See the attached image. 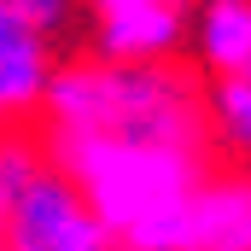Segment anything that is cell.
Instances as JSON below:
<instances>
[{"label":"cell","mask_w":251,"mask_h":251,"mask_svg":"<svg viewBox=\"0 0 251 251\" xmlns=\"http://www.w3.org/2000/svg\"><path fill=\"white\" fill-rule=\"evenodd\" d=\"M47 158L117 234V251H181L187 199L210 176V146H158L47 128Z\"/></svg>","instance_id":"1"},{"label":"cell","mask_w":251,"mask_h":251,"mask_svg":"<svg viewBox=\"0 0 251 251\" xmlns=\"http://www.w3.org/2000/svg\"><path fill=\"white\" fill-rule=\"evenodd\" d=\"M35 111L47 117V128H76V134L210 146L204 94L170 59H158V64H111V59L53 64Z\"/></svg>","instance_id":"2"},{"label":"cell","mask_w":251,"mask_h":251,"mask_svg":"<svg viewBox=\"0 0 251 251\" xmlns=\"http://www.w3.org/2000/svg\"><path fill=\"white\" fill-rule=\"evenodd\" d=\"M0 251H117V234L76 193V181L47 158L24 187L6 199Z\"/></svg>","instance_id":"3"},{"label":"cell","mask_w":251,"mask_h":251,"mask_svg":"<svg viewBox=\"0 0 251 251\" xmlns=\"http://www.w3.org/2000/svg\"><path fill=\"white\" fill-rule=\"evenodd\" d=\"M181 41H187V6H181V0L94 12V59H111V64H158V59H176Z\"/></svg>","instance_id":"4"},{"label":"cell","mask_w":251,"mask_h":251,"mask_svg":"<svg viewBox=\"0 0 251 251\" xmlns=\"http://www.w3.org/2000/svg\"><path fill=\"white\" fill-rule=\"evenodd\" d=\"M181 251H251V176L210 170L187 199Z\"/></svg>","instance_id":"5"},{"label":"cell","mask_w":251,"mask_h":251,"mask_svg":"<svg viewBox=\"0 0 251 251\" xmlns=\"http://www.w3.org/2000/svg\"><path fill=\"white\" fill-rule=\"evenodd\" d=\"M47 76H53V41L35 35V29L0 0V123L35 111Z\"/></svg>","instance_id":"6"},{"label":"cell","mask_w":251,"mask_h":251,"mask_svg":"<svg viewBox=\"0 0 251 251\" xmlns=\"http://www.w3.org/2000/svg\"><path fill=\"white\" fill-rule=\"evenodd\" d=\"M187 35L210 76H251V0H199Z\"/></svg>","instance_id":"7"},{"label":"cell","mask_w":251,"mask_h":251,"mask_svg":"<svg viewBox=\"0 0 251 251\" xmlns=\"http://www.w3.org/2000/svg\"><path fill=\"white\" fill-rule=\"evenodd\" d=\"M204 123H210V146H228L251 158V76H216L204 94Z\"/></svg>","instance_id":"8"},{"label":"cell","mask_w":251,"mask_h":251,"mask_svg":"<svg viewBox=\"0 0 251 251\" xmlns=\"http://www.w3.org/2000/svg\"><path fill=\"white\" fill-rule=\"evenodd\" d=\"M35 35H47V41H59L64 29H70V18H76V0H6Z\"/></svg>","instance_id":"9"},{"label":"cell","mask_w":251,"mask_h":251,"mask_svg":"<svg viewBox=\"0 0 251 251\" xmlns=\"http://www.w3.org/2000/svg\"><path fill=\"white\" fill-rule=\"evenodd\" d=\"M94 12H117V6H158V0H88Z\"/></svg>","instance_id":"10"},{"label":"cell","mask_w":251,"mask_h":251,"mask_svg":"<svg viewBox=\"0 0 251 251\" xmlns=\"http://www.w3.org/2000/svg\"><path fill=\"white\" fill-rule=\"evenodd\" d=\"M0 228H6V193H0Z\"/></svg>","instance_id":"11"}]
</instances>
